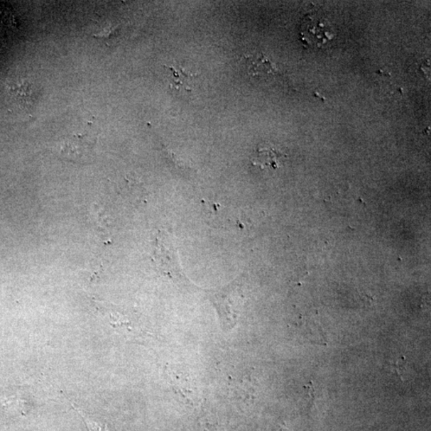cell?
<instances>
[{
  "instance_id": "1",
  "label": "cell",
  "mask_w": 431,
  "mask_h": 431,
  "mask_svg": "<svg viewBox=\"0 0 431 431\" xmlns=\"http://www.w3.org/2000/svg\"><path fill=\"white\" fill-rule=\"evenodd\" d=\"M301 40L308 46L322 48L333 40L334 34L327 19L307 15L301 26Z\"/></svg>"
},
{
  "instance_id": "2",
  "label": "cell",
  "mask_w": 431,
  "mask_h": 431,
  "mask_svg": "<svg viewBox=\"0 0 431 431\" xmlns=\"http://www.w3.org/2000/svg\"><path fill=\"white\" fill-rule=\"evenodd\" d=\"M95 141L86 135H73L60 145V156L68 162L86 163L92 156Z\"/></svg>"
},
{
  "instance_id": "3",
  "label": "cell",
  "mask_w": 431,
  "mask_h": 431,
  "mask_svg": "<svg viewBox=\"0 0 431 431\" xmlns=\"http://www.w3.org/2000/svg\"><path fill=\"white\" fill-rule=\"evenodd\" d=\"M157 261H163L165 271L177 272L179 270V258L175 242L168 234H162L158 239L156 250Z\"/></svg>"
},
{
  "instance_id": "4",
  "label": "cell",
  "mask_w": 431,
  "mask_h": 431,
  "mask_svg": "<svg viewBox=\"0 0 431 431\" xmlns=\"http://www.w3.org/2000/svg\"><path fill=\"white\" fill-rule=\"evenodd\" d=\"M9 92L21 108L30 109L36 104L37 99L36 88L28 80L21 79L11 82Z\"/></svg>"
},
{
  "instance_id": "5",
  "label": "cell",
  "mask_w": 431,
  "mask_h": 431,
  "mask_svg": "<svg viewBox=\"0 0 431 431\" xmlns=\"http://www.w3.org/2000/svg\"><path fill=\"white\" fill-rule=\"evenodd\" d=\"M244 63H246L249 75L253 77L279 74L278 68L263 53L254 56H244Z\"/></svg>"
},
{
  "instance_id": "6",
  "label": "cell",
  "mask_w": 431,
  "mask_h": 431,
  "mask_svg": "<svg viewBox=\"0 0 431 431\" xmlns=\"http://www.w3.org/2000/svg\"><path fill=\"white\" fill-rule=\"evenodd\" d=\"M285 154L271 147L260 148L256 151V156L252 160L255 166H258L261 170L272 168L279 169L282 165V160L285 158Z\"/></svg>"
},
{
  "instance_id": "7",
  "label": "cell",
  "mask_w": 431,
  "mask_h": 431,
  "mask_svg": "<svg viewBox=\"0 0 431 431\" xmlns=\"http://www.w3.org/2000/svg\"><path fill=\"white\" fill-rule=\"evenodd\" d=\"M170 70V87L175 89L177 91L183 89V91L190 92L192 91V79L197 78V75L191 74L185 72V70L182 66H165Z\"/></svg>"
},
{
  "instance_id": "8",
  "label": "cell",
  "mask_w": 431,
  "mask_h": 431,
  "mask_svg": "<svg viewBox=\"0 0 431 431\" xmlns=\"http://www.w3.org/2000/svg\"><path fill=\"white\" fill-rule=\"evenodd\" d=\"M72 406L77 413L82 417L83 422L86 424L88 431H111L106 424L89 417L86 413H83L80 408L76 407L75 404H72Z\"/></svg>"
},
{
  "instance_id": "9",
  "label": "cell",
  "mask_w": 431,
  "mask_h": 431,
  "mask_svg": "<svg viewBox=\"0 0 431 431\" xmlns=\"http://www.w3.org/2000/svg\"><path fill=\"white\" fill-rule=\"evenodd\" d=\"M404 360H405V359L403 358L400 360H398L397 362H395V364H393L394 370L395 371L396 374L398 375V376L400 377V378H401V379H403L402 376H403V371H405Z\"/></svg>"
}]
</instances>
